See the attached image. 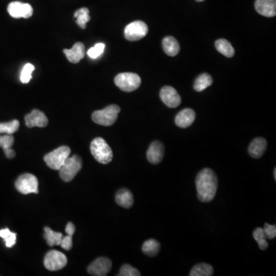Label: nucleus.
Instances as JSON below:
<instances>
[{
    "label": "nucleus",
    "instance_id": "nucleus-1",
    "mask_svg": "<svg viewBox=\"0 0 276 276\" xmlns=\"http://www.w3.org/2000/svg\"><path fill=\"white\" fill-rule=\"evenodd\" d=\"M196 187L200 201L208 203L214 200L218 188V179L214 171L210 168L203 169L196 178Z\"/></svg>",
    "mask_w": 276,
    "mask_h": 276
},
{
    "label": "nucleus",
    "instance_id": "nucleus-2",
    "mask_svg": "<svg viewBox=\"0 0 276 276\" xmlns=\"http://www.w3.org/2000/svg\"><path fill=\"white\" fill-rule=\"evenodd\" d=\"M90 149L93 157L100 164H108L112 161V150L108 143L101 137H97L93 140Z\"/></svg>",
    "mask_w": 276,
    "mask_h": 276
},
{
    "label": "nucleus",
    "instance_id": "nucleus-3",
    "mask_svg": "<svg viewBox=\"0 0 276 276\" xmlns=\"http://www.w3.org/2000/svg\"><path fill=\"white\" fill-rule=\"evenodd\" d=\"M120 111L119 106L111 104L104 109L94 111L92 114V121L99 125L111 126L118 119Z\"/></svg>",
    "mask_w": 276,
    "mask_h": 276
},
{
    "label": "nucleus",
    "instance_id": "nucleus-4",
    "mask_svg": "<svg viewBox=\"0 0 276 276\" xmlns=\"http://www.w3.org/2000/svg\"><path fill=\"white\" fill-rule=\"evenodd\" d=\"M82 167V161L78 155L68 157L62 167L60 168L59 175L65 182H70L75 178Z\"/></svg>",
    "mask_w": 276,
    "mask_h": 276
},
{
    "label": "nucleus",
    "instance_id": "nucleus-5",
    "mask_svg": "<svg viewBox=\"0 0 276 276\" xmlns=\"http://www.w3.org/2000/svg\"><path fill=\"white\" fill-rule=\"evenodd\" d=\"M71 154V149L68 146H61L44 157L47 166L55 171H59Z\"/></svg>",
    "mask_w": 276,
    "mask_h": 276
},
{
    "label": "nucleus",
    "instance_id": "nucleus-6",
    "mask_svg": "<svg viewBox=\"0 0 276 276\" xmlns=\"http://www.w3.org/2000/svg\"><path fill=\"white\" fill-rule=\"evenodd\" d=\"M114 83L122 91L131 92L139 88L141 84V79L137 74L124 72L118 74L115 77Z\"/></svg>",
    "mask_w": 276,
    "mask_h": 276
},
{
    "label": "nucleus",
    "instance_id": "nucleus-7",
    "mask_svg": "<svg viewBox=\"0 0 276 276\" xmlns=\"http://www.w3.org/2000/svg\"><path fill=\"white\" fill-rule=\"evenodd\" d=\"M15 186L18 192L25 195L38 193V179L31 174H24L18 177Z\"/></svg>",
    "mask_w": 276,
    "mask_h": 276
},
{
    "label": "nucleus",
    "instance_id": "nucleus-8",
    "mask_svg": "<svg viewBox=\"0 0 276 276\" xmlns=\"http://www.w3.org/2000/svg\"><path fill=\"white\" fill-rule=\"evenodd\" d=\"M68 263L65 254L57 250H51L45 255L44 266L49 271H58L64 268Z\"/></svg>",
    "mask_w": 276,
    "mask_h": 276
},
{
    "label": "nucleus",
    "instance_id": "nucleus-9",
    "mask_svg": "<svg viewBox=\"0 0 276 276\" xmlns=\"http://www.w3.org/2000/svg\"><path fill=\"white\" fill-rule=\"evenodd\" d=\"M148 27L142 21H134L126 26L124 36L128 41H135L141 39L147 35Z\"/></svg>",
    "mask_w": 276,
    "mask_h": 276
},
{
    "label": "nucleus",
    "instance_id": "nucleus-10",
    "mask_svg": "<svg viewBox=\"0 0 276 276\" xmlns=\"http://www.w3.org/2000/svg\"><path fill=\"white\" fill-rule=\"evenodd\" d=\"M8 12L15 18H28L33 14V8L28 3L12 2L8 5Z\"/></svg>",
    "mask_w": 276,
    "mask_h": 276
},
{
    "label": "nucleus",
    "instance_id": "nucleus-11",
    "mask_svg": "<svg viewBox=\"0 0 276 276\" xmlns=\"http://www.w3.org/2000/svg\"><path fill=\"white\" fill-rule=\"evenodd\" d=\"M112 267V263L109 259L100 257L94 260L88 268V272L91 276H107Z\"/></svg>",
    "mask_w": 276,
    "mask_h": 276
},
{
    "label": "nucleus",
    "instance_id": "nucleus-12",
    "mask_svg": "<svg viewBox=\"0 0 276 276\" xmlns=\"http://www.w3.org/2000/svg\"><path fill=\"white\" fill-rule=\"evenodd\" d=\"M161 101L171 108H175L181 103V98L177 90L171 86H164L160 92Z\"/></svg>",
    "mask_w": 276,
    "mask_h": 276
},
{
    "label": "nucleus",
    "instance_id": "nucleus-13",
    "mask_svg": "<svg viewBox=\"0 0 276 276\" xmlns=\"http://www.w3.org/2000/svg\"><path fill=\"white\" fill-rule=\"evenodd\" d=\"M25 124L27 127H45L48 125V118L43 112L39 110L35 109L29 114H26L25 117Z\"/></svg>",
    "mask_w": 276,
    "mask_h": 276
},
{
    "label": "nucleus",
    "instance_id": "nucleus-14",
    "mask_svg": "<svg viewBox=\"0 0 276 276\" xmlns=\"http://www.w3.org/2000/svg\"><path fill=\"white\" fill-rule=\"evenodd\" d=\"M164 156V146L161 141H154L147 151V158L150 163L158 164L162 161Z\"/></svg>",
    "mask_w": 276,
    "mask_h": 276
},
{
    "label": "nucleus",
    "instance_id": "nucleus-15",
    "mask_svg": "<svg viewBox=\"0 0 276 276\" xmlns=\"http://www.w3.org/2000/svg\"><path fill=\"white\" fill-rule=\"evenodd\" d=\"M255 8L260 15L274 17L276 15V0H257Z\"/></svg>",
    "mask_w": 276,
    "mask_h": 276
},
{
    "label": "nucleus",
    "instance_id": "nucleus-16",
    "mask_svg": "<svg viewBox=\"0 0 276 276\" xmlns=\"http://www.w3.org/2000/svg\"><path fill=\"white\" fill-rule=\"evenodd\" d=\"M195 111L190 108H185L182 110L176 116L175 123L179 127L187 128L192 125L195 121Z\"/></svg>",
    "mask_w": 276,
    "mask_h": 276
},
{
    "label": "nucleus",
    "instance_id": "nucleus-17",
    "mask_svg": "<svg viewBox=\"0 0 276 276\" xmlns=\"http://www.w3.org/2000/svg\"><path fill=\"white\" fill-rule=\"evenodd\" d=\"M63 52L71 63H78L85 55V48L81 42H77L71 49H64Z\"/></svg>",
    "mask_w": 276,
    "mask_h": 276
},
{
    "label": "nucleus",
    "instance_id": "nucleus-18",
    "mask_svg": "<svg viewBox=\"0 0 276 276\" xmlns=\"http://www.w3.org/2000/svg\"><path fill=\"white\" fill-rule=\"evenodd\" d=\"M267 141L263 137L255 138L250 147H249V154L253 158H260L267 151Z\"/></svg>",
    "mask_w": 276,
    "mask_h": 276
},
{
    "label": "nucleus",
    "instance_id": "nucleus-19",
    "mask_svg": "<svg viewBox=\"0 0 276 276\" xmlns=\"http://www.w3.org/2000/svg\"><path fill=\"white\" fill-rule=\"evenodd\" d=\"M116 203L124 208H131L134 204V197L132 193L127 189L118 190L115 196Z\"/></svg>",
    "mask_w": 276,
    "mask_h": 276
},
{
    "label": "nucleus",
    "instance_id": "nucleus-20",
    "mask_svg": "<svg viewBox=\"0 0 276 276\" xmlns=\"http://www.w3.org/2000/svg\"><path fill=\"white\" fill-rule=\"evenodd\" d=\"M162 46L166 54L171 57L176 56L180 49L178 41L173 36L165 37L163 39Z\"/></svg>",
    "mask_w": 276,
    "mask_h": 276
},
{
    "label": "nucleus",
    "instance_id": "nucleus-21",
    "mask_svg": "<svg viewBox=\"0 0 276 276\" xmlns=\"http://www.w3.org/2000/svg\"><path fill=\"white\" fill-rule=\"evenodd\" d=\"M215 46L219 52L221 53L222 55H224L227 58H232L235 54V50L233 45H231L230 41L224 39V38L217 40Z\"/></svg>",
    "mask_w": 276,
    "mask_h": 276
},
{
    "label": "nucleus",
    "instance_id": "nucleus-22",
    "mask_svg": "<svg viewBox=\"0 0 276 276\" xmlns=\"http://www.w3.org/2000/svg\"><path fill=\"white\" fill-rule=\"evenodd\" d=\"M45 230V236L44 238L46 240L47 243L49 247L54 246H60L61 240H62V234L61 233L54 232L49 227H46L44 228Z\"/></svg>",
    "mask_w": 276,
    "mask_h": 276
},
{
    "label": "nucleus",
    "instance_id": "nucleus-23",
    "mask_svg": "<svg viewBox=\"0 0 276 276\" xmlns=\"http://www.w3.org/2000/svg\"><path fill=\"white\" fill-rule=\"evenodd\" d=\"M214 275V268L207 263L197 265L190 271V276H211Z\"/></svg>",
    "mask_w": 276,
    "mask_h": 276
},
{
    "label": "nucleus",
    "instance_id": "nucleus-24",
    "mask_svg": "<svg viewBox=\"0 0 276 276\" xmlns=\"http://www.w3.org/2000/svg\"><path fill=\"white\" fill-rule=\"evenodd\" d=\"M213 84V78L207 73H204L197 77L194 82V88L195 91H203Z\"/></svg>",
    "mask_w": 276,
    "mask_h": 276
},
{
    "label": "nucleus",
    "instance_id": "nucleus-25",
    "mask_svg": "<svg viewBox=\"0 0 276 276\" xmlns=\"http://www.w3.org/2000/svg\"><path fill=\"white\" fill-rule=\"evenodd\" d=\"M161 250V245L160 243L155 240H149L144 242L143 244L142 251L144 254L149 256V257H154L158 254Z\"/></svg>",
    "mask_w": 276,
    "mask_h": 276
},
{
    "label": "nucleus",
    "instance_id": "nucleus-26",
    "mask_svg": "<svg viewBox=\"0 0 276 276\" xmlns=\"http://www.w3.org/2000/svg\"><path fill=\"white\" fill-rule=\"evenodd\" d=\"M74 16L76 18V23L79 25L80 28H83V29L86 28V24L91 19V17L89 15V10L85 7H83V8L77 10L74 14Z\"/></svg>",
    "mask_w": 276,
    "mask_h": 276
},
{
    "label": "nucleus",
    "instance_id": "nucleus-27",
    "mask_svg": "<svg viewBox=\"0 0 276 276\" xmlns=\"http://www.w3.org/2000/svg\"><path fill=\"white\" fill-rule=\"evenodd\" d=\"M253 238L258 243L259 247L261 250H266L269 247L267 243V237L265 234L264 230L262 228H257L253 232Z\"/></svg>",
    "mask_w": 276,
    "mask_h": 276
},
{
    "label": "nucleus",
    "instance_id": "nucleus-28",
    "mask_svg": "<svg viewBox=\"0 0 276 276\" xmlns=\"http://www.w3.org/2000/svg\"><path fill=\"white\" fill-rule=\"evenodd\" d=\"M16 233H12L8 228L0 230V237L3 239L8 248L14 247L16 243Z\"/></svg>",
    "mask_w": 276,
    "mask_h": 276
},
{
    "label": "nucleus",
    "instance_id": "nucleus-29",
    "mask_svg": "<svg viewBox=\"0 0 276 276\" xmlns=\"http://www.w3.org/2000/svg\"><path fill=\"white\" fill-rule=\"evenodd\" d=\"M19 128L18 120L6 123H0V134H13Z\"/></svg>",
    "mask_w": 276,
    "mask_h": 276
},
{
    "label": "nucleus",
    "instance_id": "nucleus-30",
    "mask_svg": "<svg viewBox=\"0 0 276 276\" xmlns=\"http://www.w3.org/2000/svg\"><path fill=\"white\" fill-rule=\"evenodd\" d=\"M35 70V67L32 64L30 63H27L24 65L23 68H22V71H21V75H20V80L23 84H28L30 80L31 79V74Z\"/></svg>",
    "mask_w": 276,
    "mask_h": 276
},
{
    "label": "nucleus",
    "instance_id": "nucleus-31",
    "mask_svg": "<svg viewBox=\"0 0 276 276\" xmlns=\"http://www.w3.org/2000/svg\"><path fill=\"white\" fill-rule=\"evenodd\" d=\"M15 139L12 134H5L0 135V147H2L4 151L11 149L13 146Z\"/></svg>",
    "mask_w": 276,
    "mask_h": 276
},
{
    "label": "nucleus",
    "instance_id": "nucleus-32",
    "mask_svg": "<svg viewBox=\"0 0 276 276\" xmlns=\"http://www.w3.org/2000/svg\"><path fill=\"white\" fill-rule=\"evenodd\" d=\"M105 45L104 43H98L92 48L88 49L87 51L88 56L92 59H96L98 57L101 56L104 52Z\"/></svg>",
    "mask_w": 276,
    "mask_h": 276
},
{
    "label": "nucleus",
    "instance_id": "nucleus-33",
    "mask_svg": "<svg viewBox=\"0 0 276 276\" xmlns=\"http://www.w3.org/2000/svg\"><path fill=\"white\" fill-rule=\"evenodd\" d=\"M118 276H140L141 273L138 270H136L134 267L130 265L125 264L122 266L121 270H120Z\"/></svg>",
    "mask_w": 276,
    "mask_h": 276
},
{
    "label": "nucleus",
    "instance_id": "nucleus-34",
    "mask_svg": "<svg viewBox=\"0 0 276 276\" xmlns=\"http://www.w3.org/2000/svg\"><path fill=\"white\" fill-rule=\"evenodd\" d=\"M265 234L267 236V239L273 240L276 237V226L270 225L269 224H266L264 225Z\"/></svg>",
    "mask_w": 276,
    "mask_h": 276
},
{
    "label": "nucleus",
    "instance_id": "nucleus-35",
    "mask_svg": "<svg viewBox=\"0 0 276 276\" xmlns=\"http://www.w3.org/2000/svg\"><path fill=\"white\" fill-rule=\"evenodd\" d=\"M72 237L73 236L68 235V234H67L66 237H62L61 244H60L61 248L64 249V250H67V251L71 250L73 245Z\"/></svg>",
    "mask_w": 276,
    "mask_h": 276
},
{
    "label": "nucleus",
    "instance_id": "nucleus-36",
    "mask_svg": "<svg viewBox=\"0 0 276 276\" xmlns=\"http://www.w3.org/2000/svg\"><path fill=\"white\" fill-rule=\"evenodd\" d=\"M65 232H66L68 235H74V233H75V225H74L72 223H71V222L68 223V224H67L66 227H65Z\"/></svg>",
    "mask_w": 276,
    "mask_h": 276
},
{
    "label": "nucleus",
    "instance_id": "nucleus-37",
    "mask_svg": "<svg viewBox=\"0 0 276 276\" xmlns=\"http://www.w3.org/2000/svg\"><path fill=\"white\" fill-rule=\"evenodd\" d=\"M4 153H5V157H6L8 159H12L15 157V152L12 149V148L4 151Z\"/></svg>",
    "mask_w": 276,
    "mask_h": 276
},
{
    "label": "nucleus",
    "instance_id": "nucleus-38",
    "mask_svg": "<svg viewBox=\"0 0 276 276\" xmlns=\"http://www.w3.org/2000/svg\"><path fill=\"white\" fill-rule=\"evenodd\" d=\"M274 178L276 180V168L274 169Z\"/></svg>",
    "mask_w": 276,
    "mask_h": 276
},
{
    "label": "nucleus",
    "instance_id": "nucleus-39",
    "mask_svg": "<svg viewBox=\"0 0 276 276\" xmlns=\"http://www.w3.org/2000/svg\"><path fill=\"white\" fill-rule=\"evenodd\" d=\"M196 1H197V2H203L204 0H196Z\"/></svg>",
    "mask_w": 276,
    "mask_h": 276
}]
</instances>
